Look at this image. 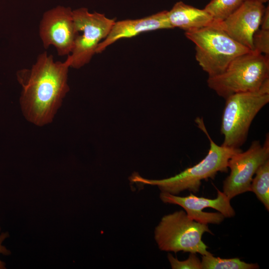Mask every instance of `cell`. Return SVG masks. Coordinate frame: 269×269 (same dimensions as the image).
I'll return each mask as SVG.
<instances>
[{
    "label": "cell",
    "instance_id": "11",
    "mask_svg": "<svg viewBox=\"0 0 269 269\" xmlns=\"http://www.w3.org/2000/svg\"><path fill=\"white\" fill-rule=\"evenodd\" d=\"M265 7L256 0H245L228 18L213 23L232 39L253 51V38L259 29Z\"/></svg>",
    "mask_w": 269,
    "mask_h": 269
},
{
    "label": "cell",
    "instance_id": "17",
    "mask_svg": "<svg viewBox=\"0 0 269 269\" xmlns=\"http://www.w3.org/2000/svg\"><path fill=\"white\" fill-rule=\"evenodd\" d=\"M167 258L172 269H202L201 261L194 253H190L188 258L182 261L170 254H168Z\"/></svg>",
    "mask_w": 269,
    "mask_h": 269
},
{
    "label": "cell",
    "instance_id": "16",
    "mask_svg": "<svg viewBox=\"0 0 269 269\" xmlns=\"http://www.w3.org/2000/svg\"><path fill=\"white\" fill-rule=\"evenodd\" d=\"M245 0H211L204 8L213 22L223 21L234 12Z\"/></svg>",
    "mask_w": 269,
    "mask_h": 269
},
{
    "label": "cell",
    "instance_id": "21",
    "mask_svg": "<svg viewBox=\"0 0 269 269\" xmlns=\"http://www.w3.org/2000/svg\"><path fill=\"white\" fill-rule=\"evenodd\" d=\"M256 0L259 1L264 3L265 2H267L269 0Z\"/></svg>",
    "mask_w": 269,
    "mask_h": 269
},
{
    "label": "cell",
    "instance_id": "13",
    "mask_svg": "<svg viewBox=\"0 0 269 269\" xmlns=\"http://www.w3.org/2000/svg\"><path fill=\"white\" fill-rule=\"evenodd\" d=\"M167 16L173 28L178 27L185 31L200 29L213 22L211 16L204 9L195 7L181 1L176 2L167 11Z\"/></svg>",
    "mask_w": 269,
    "mask_h": 269
},
{
    "label": "cell",
    "instance_id": "9",
    "mask_svg": "<svg viewBox=\"0 0 269 269\" xmlns=\"http://www.w3.org/2000/svg\"><path fill=\"white\" fill-rule=\"evenodd\" d=\"M159 197L164 203L181 206L190 219L202 224H219L225 217H233L236 214L231 200L218 190L214 199L198 197L192 193L180 197L164 192H161Z\"/></svg>",
    "mask_w": 269,
    "mask_h": 269
},
{
    "label": "cell",
    "instance_id": "6",
    "mask_svg": "<svg viewBox=\"0 0 269 269\" xmlns=\"http://www.w3.org/2000/svg\"><path fill=\"white\" fill-rule=\"evenodd\" d=\"M206 232L212 234L207 224L190 219L185 211L180 210L161 218L155 228L154 239L159 249L163 251L210 255L212 254L202 241Z\"/></svg>",
    "mask_w": 269,
    "mask_h": 269
},
{
    "label": "cell",
    "instance_id": "20",
    "mask_svg": "<svg viewBox=\"0 0 269 269\" xmlns=\"http://www.w3.org/2000/svg\"><path fill=\"white\" fill-rule=\"evenodd\" d=\"M261 29L269 30V6L265 7V9L262 17L261 25Z\"/></svg>",
    "mask_w": 269,
    "mask_h": 269
},
{
    "label": "cell",
    "instance_id": "7",
    "mask_svg": "<svg viewBox=\"0 0 269 269\" xmlns=\"http://www.w3.org/2000/svg\"><path fill=\"white\" fill-rule=\"evenodd\" d=\"M73 17L77 31L73 48L68 55L71 67L79 69L88 63L100 43L109 33L116 21L104 14L90 12L85 7L73 10Z\"/></svg>",
    "mask_w": 269,
    "mask_h": 269
},
{
    "label": "cell",
    "instance_id": "15",
    "mask_svg": "<svg viewBox=\"0 0 269 269\" xmlns=\"http://www.w3.org/2000/svg\"><path fill=\"white\" fill-rule=\"evenodd\" d=\"M202 269H258L257 264L247 263L239 258L221 259L212 254L202 257Z\"/></svg>",
    "mask_w": 269,
    "mask_h": 269
},
{
    "label": "cell",
    "instance_id": "3",
    "mask_svg": "<svg viewBox=\"0 0 269 269\" xmlns=\"http://www.w3.org/2000/svg\"><path fill=\"white\" fill-rule=\"evenodd\" d=\"M225 100L220 129L224 138L222 145L240 148L253 120L269 102V79L258 90L234 94Z\"/></svg>",
    "mask_w": 269,
    "mask_h": 269
},
{
    "label": "cell",
    "instance_id": "5",
    "mask_svg": "<svg viewBox=\"0 0 269 269\" xmlns=\"http://www.w3.org/2000/svg\"><path fill=\"white\" fill-rule=\"evenodd\" d=\"M185 35L194 43L196 60L208 77L222 73L234 59L252 51L213 23L200 29L185 31Z\"/></svg>",
    "mask_w": 269,
    "mask_h": 269
},
{
    "label": "cell",
    "instance_id": "1",
    "mask_svg": "<svg viewBox=\"0 0 269 269\" xmlns=\"http://www.w3.org/2000/svg\"><path fill=\"white\" fill-rule=\"evenodd\" d=\"M71 60L55 61L45 51L40 54L30 69L17 73L22 91L20 103L27 120L43 126L50 123L69 91L67 83Z\"/></svg>",
    "mask_w": 269,
    "mask_h": 269
},
{
    "label": "cell",
    "instance_id": "2",
    "mask_svg": "<svg viewBox=\"0 0 269 269\" xmlns=\"http://www.w3.org/2000/svg\"><path fill=\"white\" fill-rule=\"evenodd\" d=\"M195 121L210 141L208 153L201 161L169 178L148 179L134 174L130 177V180L136 183L156 185L161 192L176 195L186 190L197 193L202 180L214 179L218 172H228L229 159L242 149L218 145L209 135L202 118H197Z\"/></svg>",
    "mask_w": 269,
    "mask_h": 269
},
{
    "label": "cell",
    "instance_id": "4",
    "mask_svg": "<svg viewBox=\"0 0 269 269\" xmlns=\"http://www.w3.org/2000/svg\"><path fill=\"white\" fill-rule=\"evenodd\" d=\"M269 79V57L251 51L234 59L222 73L208 77V87L226 99L234 94L254 91Z\"/></svg>",
    "mask_w": 269,
    "mask_h": 269
},
{
    "label": "cell",
    "instance_id": "8",
    "mask_svg": "<svg viewBox=\"0 0 269 269\" xmlns=\"http://www.w3.org/2000/svg\"><path fill=\"white\" fill-rule=\"evenodd\" d=\"M269 159V135L264 144L253 141L246 151L234 154L228 161L230 173L223 182V192L231 200L243 193L251 191L253 177L258 168Z\"/></svg>",
    "mask_w": 269,
    "mask_h": 269
},
{
    "label": "cell",
    "instance_id": "18",
    "mask_svg": "<svg viewBox=\"0 0 269 269\" xmlns=\"http://www.w3.org/2000/svg\"><path fill=\"white\" fill-rule=\"evenodd\" d=\"M253 51L269 57V30H258L253 38Z\"/></svg>",
    "mask_w": 269,
    "mask_h": 269
},
{
    "label": "cell",
    "instance_id": "14",
    "mask_svg": "<svg viewBox=\"0 0 269 269\" xmlns=\"http://www.w3.org/2000/svg\"><path fill=\"white\" fill-rule=\"evenodd\" d=\"M256 176L252 180L251 191L269 211V159L262 164L256 172Z\"/></svg>",
    "mask_w": 269,
    "mask_h": 269
},
{
    "label": "cell",
    "instance_id": "10",
    "mask_svg": "<svg viewBox=\"0 0 269 269\" xmlns=\"http://www.w3.org/2000/svg\"><path fill=\"white\" fill-rule=\"evenodd\" d=\"M39 33L45 49L52 45L58 55H69L77 35L73 10L70 7L57 5L45 11L40 22Z\"/></svg>",
    "mask_w": 269,
    "mask_h": 269
},
{
    "label": "cell",
    "instance_id": "19",
    "mask_svg": "<svg viewBox=\"0 0 269 269\" xmlns=\"http://www.w3.org/2000/svg\"><path fill=\"white\" fill-rule=\"evenodd\" d=\"M7 237L8 234L7 233H2L0 235V254H2L4 255L10 254V252L7 250L4 246L2 245V243ZM5 264L0 260V269H5Z\"/></svg>",
    "mask_w": 269,
    "mask_h": 269
},
{
    "label": "cell",
    "instance_id": "12",
    "mask_svg": "<svg viewBox=\"0 0 269 269\" xmlns=\"http://www.w3.org/2000/svg\"><path fill=\"white\" fill-rule=\"evenodd\" d=\"M172 28L167 10L139 19L115 21L107 36L99 44L96 54L121 39L131 38L145 32Z\"/></svg>",
    "mask_w": 269,
    "mask_h": 269
}]
</instances>
